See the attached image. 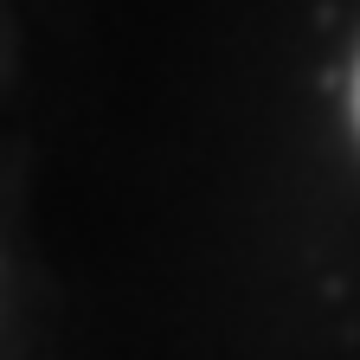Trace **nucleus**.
<instances>
[{
    "mask_svg": "<svg viewBox=\"0 0 360 360\" xmlns=\"http://www.w3.org/2000/svg\"><path fill=\"white\" fill-rule=\"evenodd\" d=\"M354 116H360V84H354Z\"/></svg>",
    "mask_w": 360,
    "mask_h": 360,
    "instance_id": "f257e3e1",
    "label": "nucleus"
}]
</instances>
